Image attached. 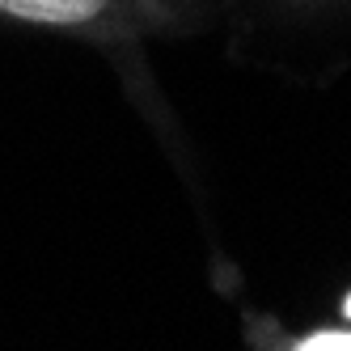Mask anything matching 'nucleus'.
Segmentation results:
<instances>
[{
    "instance_id": "obj_1",
    "label": "nucleus",
    "mask_w": 351,
    "mask_h": 351,
    "mask_svg": "<svg viewBox=\"0 0 351 351\" xmlns=\"http://www.w3.org/2000/svg\"><path fill=\"white\" fill-rule=\"evenodd\" d=\"M106 0H0V9L26 21H51V26H72L93 13H102Z\"/></svg>"
},
{
    "instance_id": "obj_3",
    "label": "nucleus",
    "mask_w": 351,
    "mask_h": 351,
    "mask_svg": "<svg viewBox=\"0 0 351 351\" xmlns=\"http://www.w3.org/2000/svg\"><path fill=\"white\" fill-rule=\"evenodd\" d=\"M343 309H347V317H351V296H347V300H343Z\"/></svg>"
},
{
    "instance_id": "obj_2",
    "label": "nucleus",
    "mask_w": 351,
    "mask_h": 351,
    "mask_svg": "<svg viewBox=\"0 0 351 351\" xmlns=\"http://www.w3.org/2000/svg\"><path fill=\"white\" fill-rule=\"evenodd\" d=\"M300 347H305V351H322V347H330V351H351V335H309Z\"/></svg>"
}]
</instances>
